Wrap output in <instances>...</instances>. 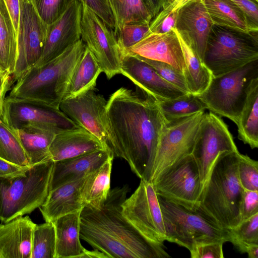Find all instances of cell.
<instances>
[{
  "mask_svg": "<svg viewBox=\"0 0 258 258\" xmlns=\"http://www.w3.org/2000/svg\"><path fill=\"white\" fill-rule=\"evenodd\" d=\"M121 87L107 101L105 120L109 150L124 159L141 179L150 181L160 135L166 120L156 99Z\"/></svg>",
  "mask_w": 258,
  "mask_h": 258,
  "instance_id": "obj_1",
  "label": "cell"
},
{
  "mask_svg": "<svg viewBox=\"0 0 258 258\" xmlns=\"http://www.w3.org/2000/svg\"><path fill=\"white\" fill-rule=\"evenodd\" d=\"M128 185L110 189L100 209L85 207L80 214V238L105 257L166 258L163 244L142 235L122 215Z\"/></svg>",
  "mask_w": 258,
  "mask_h": 258,
  "instance_id": "obj_2",
  "label": "cell"
},
{
  "mask_svg": "<svg viewBox=\"0 0 258 258\" xmlns=\"http://www.w3.org/2000/svg\"><path fill=\"white\" fill-rule=\"evenodd\" d=\"M86 47L81 39L44 65L32 67L16 82L9 96L59 110L73 72Z\"/></svg>",
  "mask_w": 258,
  "mask_h": 258,
  "instance_id": "obj_3",
  "label": "cell"
},
{
  "mask_svg": "<svg viewBox=\"0 0 258 258\" xmlns=\"http://www.w3.org/2000/svg\"><path fill=\"white\" fill-rule=\"evenodd\" d=\"M239 152H223L215 160L202 190L199 207L222 228L230 230L241 222L243 191L238 176Z\"/></svg>",
  "mask_w": 258,
  "mask_h": 258,
  "instance_id": "obj_4",
  "label": "cell"
},
{
  "mask_svg": "<svg viewBox=\"0 0 258 258\" xmlns=\"http://www.w3.org/2000/svg\"><path fill=\"white\" fill-rule=\"evenodd\" d=\"M166 240L191 250L213 242H229L230 232L221 227L199 207L189 209L158 195Z\"/></svg>",
  "mask_w": 258,
  "mask_h": 258,
  "instance_id": "obj_5",
  "label": "cell"
},
{
  "mask_svg": "<svg viewBox=\"0 0 258 258\" xmlns=\"http://www.w3.org/2000/svg\"><path fill=\"white\" fill-rule=\"evenodd\" d=\"M54 161L31 166L23 175L0 178V220L6 223L30 214L45 201Z\"/></svg>",
  "mask_w": 258,
  "mask_h": 258,
  "instance_id": "obj_6",
  "label": "cell"
},
{
  "mask_svg": "<svg viewBox=\"0 0 258 258\" xmlns=\"http://www.w3.org/2000/svg\"><path fill=\"white\" fill-rule=\"evenodd\" d=\"M258 31L213 25L203 62L214 77L258 59Z\"/></svg>",
  "mask_w": 258,
  "mask_h": 258,
  "instance_id": "obj_7",
  "label": "cell"
},
{
  "mask_svg": "<svg viewBox=\"0 0 258 258\" xmlns=\"http://www.w3.org/2000/svg\"><path fill=\"white\" fill-rule=\"evenodd\" d=\"M258 78V59L232 72L212 77L207 89L197 95L206 109L236 124L252 80Z\"/></svg>",
  "mask_w": 258,
  "mask_h": 258,
  "instance_id": "obj_8",
  "label": "cell"
},
{
  "mask_svg": "<svg viewBox=\"0 0 258 258\" xmlns=\"http://www.w3.org/2000/svg\"><path fill=\"white\" fill-rule=\"evenodd\" d=\"M205 111L165 121L151 172L152 182L184 157L191 154Z\"/></svg>",
  "mask_w": 258,
  "mask_h": 258,
  "instance_id": "obj_9",
  "label": "cell"
},
{
  "mask_svg": "<svg viewBox=\"0 0 258 258\" xmlns=\"http://www.w3.org/2000/svg\"><path fill=\"white\" fill-rule=\"evenodd\" d=\"M152 183L158 195L189 209L199 208L204 185L191 154L179 160Z\"/></svg>",
  "mask_w": 258,
  "mask_h": 258,
  "instance_id": "obj_10",
  "label": "cell"
},
{
  "mask_svg": "<svg viewBox=\"0 0 258 258\" xmlns=\"http://www.w3.org/2000/svg\"><path fill=\"white\" fill-rule=\"evenodd\" d=\"M121 213L149 240L161 244L166 240L162 211L152 182L141 179L136 190L122 203Z\"/></svg>",
  "mask_w": 258,
  "mask_h": 258,
  "instance_id": "obj_11",
  "label": "cell"
},
{
  "mask_svg": "<svg viewBox=\"0 0 258 258\" xmlns=\"http://www.w3.org/2000/svg\"><path fill=\"white\" fill-rule=\"evenodd\" d=\"M81 34V39L106 77L110 79L120 74L121 52L114 30L84 5Z\"/></svg>",
  "mask_w": 258,
  "mask_h": 258,
  "instance_id": "obj_12",
  "label": "cell"
},
{
  "mask_svg": "<svg viewBox=\"0 0 258 258\" xmlns=\"http://www.w3.org/2000/svg\"><path fill=\"white\" fill-rule=\"evenodd\" d=\"M238 151L227 125L221 117L211 111L205 113L191 153L204 186L219 153Z\"/></svg>",
  "mask_w": 258,
  "mask_h": 258,
  "instance_id": "obj_13",
  "label": "cell"
},
{
  "mask_svg": "<svg viewBox=\"0 0 258 258\" xmlns=\"http://www.w3.org/2000/svg\"><path fill=\"white\" fill-rule=\"evenodd\" d=\"M4 120L13 129L24 124H33L55 134L80 127L60 109L10 96L5 99Z\"/></svg>",
  "mask_w": 258,
  "mask_h": 258,
  "instance_id": "obj_14",
  "label": "cell"
},
{
  "mask_svg": "<svg viewBox=\"0 0 258 258\" xmlns=\"http://www.w3.org/2000/svg\"><path fill=\"white\" fill-rule=\"evenodd\" d=\"M106 104L103 95L97 93L94 88L63 99L59 109L79 126L97 137L109 150L105 120Z\"/></svg>",
  "mask_w": 258,
  "mask_h": 258,
  "instance_id": "obj_15",
  "label": "cell"
},
{
  "mask_svg": "<svg viewBox=\"0 0 258 258\" xmlns=\"http://www.w3.org/2000/svg\"><path fill=\"white\" fill-rule=\"evenodd\" d=\"M23 37L17 49L13 79L15 83L33 67L40 58L45 45L48 26L40 18L32 0H20Z\"/></svg>",
  "mask_w": 258,
  "mask_h": 258,
  "instance_id": "obj_16",
  "label": "cell"
},
{
  "mask_svg": "<svg viewBox=\"0 0 258 258\" xmlns=\"http://www.w3.org/2000/svg\"><path fill=\"white\" fill-rule=\"evenodd\" d=\"M83 5L75 1L62 16L48 26L42 55L33 67H41L62 54L81 39Z\"/></svg>",
  "mask_w": 258,
  "mask_h": 258,
  "instance_id": "obj_17",
  "label": "cell"
},
{
  "mask_svg": "<svg viewBox=\"0 0 258 258\" xmlns=\"http://www.w3.org/2000/svg\"><path fill=\"white\" fill-rule=\"evenodd\" d=\"M120 74L156 101L173 99L186 94L163 78L149 64L133 55H121Z\"/></svg>",
  "mask_w": 258,
  "mask_h": 258,
  "instance_id": "obj_18",
  "label": "cell"
},
{
  "mask_svg": "<svg viewBox=\"0 0 258 258\" xmlns=\"http://www.w3.org/2000/svg\"><path fill=\"white\" fill-rule=\"evenodd\" d=\"M213 25L202 0H192L177 10L174 29L187 39L202 62Z\"/></svg>",
  "mask_w": 258,
  "mask_h": 258,
  "instance_id": "obj_19",
  "label": "cell"
},
{
  "mask_svg": "<svg viewBox=\"0 0 258 258\" xmlns=\"http://www.w3.org/2000/svg\"><path fill=\"white\" fill-rule=\"evenodd\" d=\"M122 54L166 62L182 73L185 67L181 45L174 29L164 33H150Z\"/></svg>",
  "mask_w": 258,
  "mask_h": 258,
  "instance_id": "obj_20",
  "label": "cell"
},
{
  "mask_svg": "<svg viewBox=\"0 0 258 258\" xmlns=\"http://www.w3.org/2000/svg\"><path fill=\"white\" fill-rule=\"evenodd\" d=\"M35 225L29 216L0 224V258H31Z\"/></svg>",
  "mask_w": 258,
  "mask_h": 258,
  "instance_id": "obj_21",
  "label": "cell"
},
{
  "mask_svg": "<svg viewBox=\"0 0 258 258\" xmlns=\"http://www.w3.org/2000/svg\"><path fill=\"white\" fill-rule=\"evenodd\" d=\"M114 157L108 149L100 150L54 162L49 191L68 182L84 177Z\"/></svg>",
  "mask_w": 258,
  "mask_h": 258,
  "instance_id": "obj_22",
  "label": "cell"
},
{
  "mask_svg": "<svg viewBox=\"0 0 258 258\" xmlns=\"http://www.w3.org/2000/svg\"><path fill=\"white\" fill-rule=\"evenodd\" d=\"M104 149H108L97 137L81 126L56 134L49 147L54 162Z\"/></svg>",
  "mask_w": 258,
  "mask_h": 258,
  "instance_id": "obj_23",
  "label": "cell"
},
{
  "mask_svg": "<svg viewBox=\"0 0 258 258\" xmlns=\"http://www.w3.org/2000/svg\"><path fill=\"white\" fill-rule=\"evenodd\" d=\"M81 211L62 216L52 222L55 231L54 258L99 257L97 251L86 249L80 242Z\"/></svg>",
  "mask_w": 258,
  "mask_h": 258,
  "instance_id": "obj_24",
  "label": "cell"
},
{
  "mask_svg": "<svg viewBox=\"0 0 258 258\" xmlns=\"http://www.w3.org/2000/svg\"><path fill=\"white\" fill-rule=\"evenodd\" d=\"M84 178L63 184L49 191L45 201L39 208L45 222H53L62 216L83 209L81 189Z\"/></svg>",
  "mask_w": 258,
  "mask_h": 258,
  "instance_id": "obj_25",
  "label": "cell"
},
{
  "mask_svg": "<svg viewBox=\"0 0 258 258\" xmlns=\"http://www.w3.org/2000/svg\"><path fill=\"white\" fill-rule=\"evenodd\" d=\"M14 130L31 166L51 159L49 147L56 134L33 124Z\"/></svg>",
  "mask_w": 258,
  "mask_h": 258,
  "instance_id": "obj_26",
  "label": "cell"
},
{
  "mask_svg": "<svg viewBox=\"0 0 258 258\" xmlns=\"http://www.w3.org/2000/svg\"><path fill=\"white\" fill-rule=\"evenodd\" d=\"M114 157L86 175L81 186L82 201L85 207L100 209L110 190V176Z\"/></svg>",
  "mask_w": 258,
  "mask_h": 258,
  "instance_id": "obj_27",
  "label": "cell"
},
{
  "mask_svg": "<svg viewBox=\"0 0 258 258\" xmlns=\"http://www.w3.org/2000/svg\"><path fill=\"white\" fill-rule=\"evenodd\" d=\"M182 49L185 67L183 75L188 92L195 95L203 92L209 86L212 75L199 59L187 39L173 28Z\"/></svg>",
  "mask_w": 258,
  "mask_h": 258,
  "instance_id": "obj_28",
  "label": "cell"
},
{
  "mask_svg": "<svg viewBox=\"0 0 258 258\" xmlns=\"http://www.w3.org/2000/svg\"><path fill=\"white\" fill-rule=\"evenodd\" d=\"M238 138L251 149L258 147V78L251 82L238 122Z\"/></svg>",
  "mask_w": 258,
  "mask_h": 258,
  "instance_id": "obj_29",
  "label": "cell"
},
{
  "mask_svg": "<svg viewBox=\"0 0 258 258\" xmlns=\"http://www.w3.org/2000/svg\"><path fill=\"white\" fill-rule=\"evenodd\" d=\"M102 72L100 66L86 47L73 72L63 99L95 88L97 79Z\"/></svg>",
  "mask_w": 258,
  "mask_h": 258,
  "instance_id": "obj_30",
  "label": "cell"
},
{
  "mask_svg": "<svg viewBox=\"0 0 258 258\" xmlns=\"http://www.w3.org/2000/svg\"><path fill=\"white\" fill-rule=\"evenodd\" d=\"M214 25L252 31L247 19L229 0H202Z\"/></svg>",
  "mask_w": 258,
  "mask_h": 258,
  "instance_id": "obj_31",
  "label": "cell"
},
{
  "mask_svg": "<svg viewBox=\"0 0 258 258\" xmlns=\"http://www.w3.org/2000/svg\"><path fill=\"white\" fill-rule=\"evenodd\" d=\"M17 48L14 29L5 0H0V67L13 76Z\"/></svg>",
  "mask_w": 258,
  "mask_h": 258,
  "instance_id": "obj_32",
  "label": "cell"
},
{
  "mask_svg": "<svg viewBox=\"0 0 258 258\" xmlns=\"http://www.w3.org/2000/svg\"><path fill=\"white\" fill-rule=\"evenodd\" d=\"M115 21V28L119 29L130 24L149 23L152 18L143 0H108Z\"/></svg>",
  "mask_w": 258,
  "mask_h": 258,
  "instance_id": "obj_33",
  "label": "cell"
},
{
  "mask_svg": "<svg viewBox=\"0 0 258 258\" xmlns=\"http://www.w3.org/2000/svg\"><path fill=\"white\" fill-rule=\"evenodd\" d=\"M157 102L166 121L189 116L207 109L197 95L190 93L173 99L157 101Z\"/></svg>",
  "mask_w": 258,
  "mask_h": 258,
  "instance_id": "obj_34",
  "label": "cell"
},
{
  "mask_svg": "<svg viewBox=\"0 0 258 258\" xmlns=\"http://www.w3.org/2000/svg\"><path fill=\"white\" fill-rule=\"evenodd\" d=\"M0 157L23 167H31L14 129L0 117Z\"/></svg>",
  "mask_w": 258,
  "mask_h": 258,
  "instance_id": "obj_35",
  "label": "cell"
},
{
  "mask_svg": "<svg viewBox=\"0 0 258 258\" xmlns=\"http://www.w3.org/2000/svg\"><path fill=\"white\" fill-rule=\"evenodd\" d=\"M55 231L52 222L36 224L33 231L31 258H54Z\"/></svg>",
  "mask_w": 258,
  "mask_h": 258,
  "instance_id": "obj_36",
  "label": "cell"
},
{
  "mask_svg": "<svg viewBox=\"0 0 258 258\" xmlns=\"http://www.w3.org/2000/svg\"><path fill=\"white\" fill-rule=\"evenodd\" d=\"M229 230V242L240 253H246L251 246L258 245V213Z\"/></svg>",
  "mask_w": 258,
  "mask_h": 258,
  "instance_id": "obj_37",
  "label": "cell"
},
{
  "mask_svg": "<svg viewBox=\"0 0 258 258\" xmlns=\"http://www.w3.org/2000/svg\"><path fill=\"white\" fill-rule=\"evenodd\" d=\"M114 31L121 54L151 33L149 23L126 24Z\"/></svg>",
  "mask_w": 258,
  "mask_h": 258,
  "instance_id": "obj_38",
  "label": "cell"
},
{
  "mask_svg": "<svg viewBox=\"0 0 258 258\" xmlns=\"http://www.w3.org/2000/svg\"><path fill=\"white\" fill-rule=\"evenodd\" d=\"M75 1L32 0L40 18L47 25L59 19Z\"/></svg>",
  "mask_w": 258,
  "mask_h": 258,
  "instance_id": "obj_39",
  "label": "cell"
},
{
  "mask_svg": "<svg viewBox=\"0 0 258 258\" xmlns=\"http://www.w3.org/2000/svg\"><path fill=\"white\" fill-rule=\"evenodd\" d=\"M237 173L242 187L245 189L258 190V162L247 155L239 153Z\"/></svg>",
  "mask_w": 258,
  "mask_h": 258,
  "instance_id": "obj_40",
  "label": "cell"
},
{
  "mask_svg": "<svg viewBox=\"0 0 258 258\" xmlns=\"http://www.w3.org/2000/svg\"><path fill=\"white\" fill-rule=\"evenodd\" d=\"M137 57L149 64L165 80L174 85L183 92L186 93H189L182 72L166 62Z\"/></svg>",
  "mask_w": 258,
  "mask_h": 258,
  "instance_id": "obj_41",
  "label": "cell"
},
{
  "mask_svg": "<svg viewBox=\"0 0 258 258\" xmlns=\"http://www.w3.org/2000/svg\"><path fill=\"white\" fill-rule=\"evenodd\" d=\"M98 16L109 27L114 30L115 21L108 0H81Z\"/></svg>",
  "mask_w": 258,
  "mask_h": 258,
  "instance_id": "obj_42",
  "label": "cell"
},
{
  "mask_svg": "<svg viewBox=\"0 0 258 258\" xmlns=\"http://www.w3.org/2000/svg\"><path fill=\"white\" fill-rule=\"evenodd\" d=\"M239 211L241 221L258 213V190L243 188Z\"/></svg>",
  "mask_w": 258,
  "mask_h": 258,
  "instance_id": "obj_43",
  "label": "cell"
},
{
  "mask_svg": "<svg viewBox=\"0 0 258 258\" xmlns=\"http://www.w3.org/2000/svg\"><path fill=\"white\" fill-rule=\"evenodd\" d=\"M222 242H213L195 246L191 250L192 258H223Z\"/></svg>",
  "mask_w": 258,
  "mask_h": 258,
  "instance_id": "obj_44",
  "label": "cell"
},
{
  "mask_svg": "<svg viewBox=\"0 0 258 258\" xmlns=\"http://www.w3.org/2000/svg\"><path fill=\"white\" fill-rule=\"evenodd\" d=\"M245 15L252 31H258V2L254 0H229Z\"/></svg>",
  "mask_w": 258,
  "mask_h": 258,
  "instance_id": "obj_45",
  "label": "cell"
},
{
  "mask_svg": "<svg viewBox=\"0 0 258 258\" xmlns=\"http://www.w3.org/2000/svg\"><path fill=\"white\" fill-rule=\"evenodd\" d=\"M177 15V11L170 13L166 16L153 20L150 23L151 33H164L174 28Z\"/></svg>",
  "mask_w": 258,
  "mask_h": 258,
  "instance_id": "obj_46",
  "label": "cell"
},
{
  "mask_svg": "<svg viewBox=\"0 0 258 258\" xmlns=\"http://www.w3.org/2000/svg\"><path fill=\"white\" fill-rule=\"evenodd\" d=\"M30 167L19 166L0 157V178H11L23 175Z\"/></svg>",
  "mask_w": 258,
  "mask_h": 258,
  "instance_id": "obj_47",
  "label": "cell"
},
{
  "mask_svg": "<svg viewBox=\"0 0 258 258\" xmlns=\"http://www.w3.org/2000/svg\"><path fill=\"white\" fill-rule=\"evenodd\" d=\"M15 83L13 76L0 67V117L4 120L6 95Z\"/></svg>",
  "mask_w": 258,
  "mask_h": 258,
  "instance_id": "obj_48",
  "label": "cell"
},
{
  "mask_svg": "<svg viewBox=\"0 0 258 258\" xmlns=\"http://www.w3.org/2000/svg\"><path fill=\"white\" fill-rule=\"evenodd\" d=\"M171 0H143L152 19L165 8Z\"/></svg>",
  "mask_w": 258,
  "mask_h": 258,
  "instance_id": "obj_49",
  "label": "cell"
},
{
  "mask_svg": "<svg viewBox=\"0 0 258 258\" xmlns=\"http://www.w3.org/2000/svg\"><path fill=\"white\" fill-rule=\"evenodd\" d=\"M191 1L192 0H171V2L162 10L154 18L158 19L162 18L170 13L177 11L180 7Z\"/></svg>",
  "mask_w": 258,
  "mask_h": 258,
  "instance_id": "obj_50",
  "label": "cell"
},
{
  "mask_svg": "<svg viewBox=\"0 0 258 258\" xmlns=\"http://www.w3.org/2000/svg\"><path fill=\"white\" fill-rule=\"evenodd\" d=\"M246 253L249 258H258V245H255L248 248Z\"/></svg>",
  "mask_w": 258,
  "mask_h": 258,
  "instance_id": "obj_51",
  "label": "cell"
},
{
  "mask_svg": "<svg viewBox=\"0 0 258 258\" xmlns=\"http://www.w3.org/2000/svg\"><path fill=\"white\" fill-rule=\"evenodd\" d=\"M255 1H256V2H258V0H254Z\"/></svg>",
  "mask_w": 258,
  "mask_h": 258,
  "instance_id": "obj_52",
  "label": "cell"
}]
</instances>
